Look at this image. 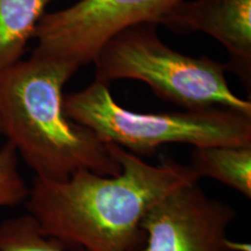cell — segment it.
<instances>
[{
  "label": "cell",
  "mask_w": 251,
  "mask_h": 251,
  "mask_svg": "<svg viewBox=\"0 0 251 251\" xmlns=\"http://www.w3.org/2000/svg\"><path fill=\"white\" fill-rule=\"evenodd\" d=\"M0 251H85L71 250L61 241L41 230L36 220L27 214L0 224Z\"/></svg>",
  "instance_id": "10"
},
{
  "label": "cell",
  "mask_w": 251,
  "mask_h": 251,
  "mask_svg": "<svg viewBox=\"0 0 251 251\" xmlns=\"http://www.w3.org/2000/svg\"><path fill=\"white\" fill-rule=\"evenodd\" d=\"M55 0H0V71L26 54L46 8Z\"/></svg>",
  "instance_id": "8"
},
{
  "label": "cell",
  "mask_w": 251,
  "mask_h": 251,
  "mask_svg": "<svg viewBox=\"0 0 251 251\" xmlns=\"http://www.w3.org/2000/svg\"><path fill=\"white\" fill-rule=\"evenodd\" d=\"M157 25L175 33L202 31L227 50L228 71L251 85V0H180L161 15Z\"/></svg>",
  "instance_id": "7"
},
{
  "label": "cell",
  "mask_w": 251,
  "mask_h": 251,
  "mask_svg": "<svg viewBox=\"0 0 251 251\" xmlns=\"http://www.w3.org/2000/svg\"><path fill=\"white\" fill-rule=\"evenodd\" d=\"M158 25L126 27L103 43L92 63L103 84L134 79L146 83L157 97L185 109L225 107L251 115V102L228 85L226 63L181 54L159 39Z\"/></svg>",
  "instance_id": "4"
},
{
  "label": "cell",
  "mask_w": 251,
  "mask_h": 251,
  "mask_svg": "<svg viewBox=\"0 0 251 251\" xmlns=\"http://www.w3.org/2000/svg\"><path fill=\"white\" fill-rule=\"evenodd\" d=\"M0 136H1V135H0Z\"/></svg>",
  "instance_id": "12"
},
{
  "label": "cell",
  "mask_w": 251,
  "mask_h": 251,
  "mask_svg": "<svg viewBox=\"0 0 251 251\" xmlns=\"http://www.w3.org/2000/svg\"><path fill=\"white\" fill-rule=\"evenodd\" d=\"M107 148L119 174L75 172L65 180L34 178L28 214L47 236L85 251H137L144 243V216L157 201L185 184L199 181L191 165L164 159L151 164L113 143Z\"/></svg>",
  "instance_id": "1"
},
{
  "label": "cell",
  "mask_w": 251,
  "mask_h": 251,
  "mask_svg": "<svg viewBox=\"0 0 251 251\" xmlns=\"http://www.w3.org/2000/svg\"><path fill=\"white\" fill-rule=\"evenodd\" d=\"M77 70L34 50L0 71V135L36 177L65 180L80 170H121L106 143L65 114L63 89Z\"/></svg>",
  "instance_id": "2"
},
{
  "label": "cell",
  "mask_w": 251,
  "mask_h": 251,
  "mask_svg": "<svg viewBox=\"0 0 251 251\" xmlns=\"http://www.w3.org/2000/svg\"><path fill=\"white\" fill-rule=\"evenodd\" d=\"M180 0H78L46 13L37 25V52L79 69L92 63L103 43L118 31L153 23Z\"/></svg>",
  "instance_id": "5"
},
{
  "label": "cell",
  "mask_w": 251,
  "mask_h": 251,
  "mask_svg": "<svg viewBox=\"0 0 251 251\" xmlns=\"http://www.w3.org/2000/svg\"><path fill=\"white\" fill-rule=\"evenodd\" d=\"M29 187L19 170V156L5 142L0 148V207H15L26 201Z\"/></svg>",
  "instance_id": "11"
},
{
  "label": "cell",
  "mask_w": 251,
  "mask_h": 251,
  "mask_svg": "<svg viewBox=\"0 0 251 251\" xmlns=\"http://www.w3.org/2000/svg\"><path fill=\"white\" fill-rule=\"evenodd\" d=\"M237 212L208 197L198 181L157 201L144 216V243L137 251H235L227 229Z\"/></svg>",
  "instance_id": "6"
},
{
  "label": "cell",
  "mask_w": 251,
  "mask_h": 251,
  "mask_svg": "<svg viewBox=\"0 0 251 251\" xmlns=\"http://www.w3.org/2000/svg\"><path fill=\"white\" fill-rule=\"evenodd\" d=\"M67 117L137 156L152 155L169 143L193 148L251 146V115L236 109L208 107L183 112L139 113L115 101L109 85L94 80L64 96Z\"/></svg>",
  "instance_id": "3"
},
{
  "label": "cell",
  "mask_w": 251,
  "mask_h": 251,
  "mask_svg": "<svg viewBox=\"0 0 251 251\" xmlns=\"http://www.w3.org/2000/svg\"><path fill=\"white\" fill-rule=\"evenodd\" d=\"M191 166L198 177L211 178L251 198V146L194 148Z\"/></svg>",
  "instance_id": "9"
}]
</instances>
